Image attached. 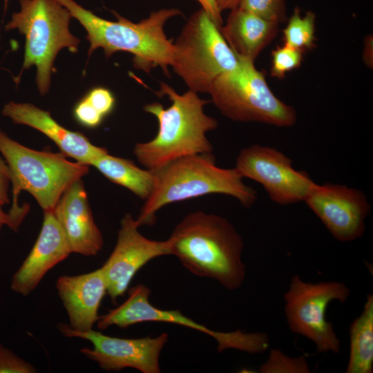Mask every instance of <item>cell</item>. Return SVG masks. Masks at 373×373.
I'll return each instance as SVG.
<instances>
[{
    "label": "cell",
    "instance_id": "1",
    "mask_svg": "<svg viewBox=\"0 0 373 373\" xmlns=\"http://www.w3.org/2000/svg\"><path fill=\"white\" fill-rule=\"evenodd\" d=\"M168 240L170 255L191 274L213 279L229 290L243 284V240L227 218L202 211L189 213Z\"/></svg>",
    "mask_w": 373,
    "mask_h": 373
},
{
    "label": "cell",
    "instance_id": "2",
    "mask_svg": "<svg viewBox=\"0 0 373 373\" xmlns=\"http://www.w3.org/2000/svg\"><path fill=\"white\" fill-rule=\"evenodd\" d=\"M158 95H166L171 105L164 108L153 102L144 107L156 117L158 130L151 140L135 144L133 153L138 162L155 171L180 157L211 153L206 133L216 128L218 122L204 111L209 102L191 90L180 95L166 83L161 84Z\"/></svg>",
    "mask_w": 373,
    "mask_h": 373
},
{
    "label": "cell",
    "instance_id": "3",
    "mask_svg": "<svg viewBox=\"0 0 373 373\" xmlns=\"http://www.w3.org/2000/svg\"><path fill=\"white\" fill-rule=\"evenodd\" d=\"M76 19L87 32L90 43L88 56L99 48L106 57L118 51L133 55V65L146 73L160 66L169 75L171 66L174 44L164 33L166 21L181 12L176 8H162L153 12L149 17L133 23L114 13L117 20L108 21L83 8L74 0H57Z\"/></svg>",
    "mask_w": 373,
    "mask_h": 373
},
{
    "label": "cell",
    "instance_id": "4",
    "mask_svg": "<svg viewBox=\"0 0 373 373\" xmlns=\"http://www.w3.org/2000/svg\"><path fill=\"white\" fill-rule=\"evenodd\" d=\"M153 171L155 184L136 219L139 227L153 225L157 212L167 204L208 194L232 196L247 208L258 198L235 168L218 166L212 153L180 157Z\"/></svg>",
    "mask_w": 373,
    "mask_h": 373
},
{
    "label": "cell",
    "instance_id": "5",
    "mask_svg": "<svg viewBox=\"0 0 373 373\" xmlns=\"http://www.w3.org/2000/svg\"><path fill=\"white\" fill-rule=\"evenodd\" d=\"M20 10L14 12L6 30L17 29L25 37V52L21 73L37 68L36 83L41 95L49 90L57 55L63 48L78 50L80 40L70 32L73 18L57 0H19Z\"/></svg>",
    "mask_w": 373,
    "mask_h": 373
},
{
    "label": "cell",
    "instance_id": "6",
    "mask_svg": "<svg viewBox=\"0 0 373 373\" xmlns=\"http://www.w3.org/2000/svg\"><path fill=\"white\" fill-rule=\"evenodd\" d=\"M0 152L10 171L13 203L21 191L30 193L44 211H53L64 192L88 172V166L72 162L63 154L39 151L10 138L0 128Z\"/></svg>",
    "mask_w": 373,
    "mask_h": 373
},
{
    "label": "cell",
    "instance_id": "7",
    "mask_svg": "<svg viewBox=\"0 0 373 373\" xmlns=\"http://www.w3.org/2000/svg\"><path fill=\"white\" fill-rule=\"evenodd\" d=\"M238 60L236 68L220 75L213 83L209 93L214 105L234 121L293 126L296 121L294 108L273 93L253 61L242 57Z\"/></svg>",
    "mask_w": 373,
    "mask_h": 373
},
{
    "label": "cell",
    "instance_id": "8",
    "mask_svg": "<svg viewBox=\"0 0 373 373\" xmlns=\"http://www.w3.org/2000/svg\"><path fill=\"white\" fill-rule=\"evenodd\" d=\"M174 44L171 66L189 90L209 93L214 81L238 65L220 28L202 8L194 12Z\"/></svg>",
    "mask_w": 373,
    "mask_h": 373
},
{
    "label": "cell",
    "instance_id": "9",
    "mask_svg": "<svg viewBox=\"0 0 373 373\" xmlns=\"http://www.w3.org/2000/svg\"><path fill=\"white\" fill-rule=\"evenodd\" d=\"M350 290L342 282L309 283L298 276L291 278L283 297L285 313L291 332L312 341L320 353L338 354L341 341L333 325L326 318V311L334 300L345 303Z\"/></svg>",
    "mask_w": 373,
    "mask_h": 373
},
{
    "label": "cell",
    "instance_id": "10",
    "mask_svg": "<svg viewBox=\"0 0 373 373\" xmlns=\"http://www.w3.org/2000/svg\"><path fill=\"white\" fill-rule=\"evenodd\" d=\"M151 291L144 285L139 284L128 291V298L117 307L99 316L97 327L105 329L111 326L126 328L144 322H163L179 325L211 336L217 342V349L222 352L236 349L249 354H260L269 345L268 336L262 332L247 333L240 330L218 332L209 329L184 315L178 309H162L149 301Z\"/></svg>",
    "mask_w": 373,
    "mask_h": 373
},
{
    "label": "cell",
    "instance_id": "11",
    "mask_svg": "<svg viewBox=\"0 0 373 373\" xmlns=\"http://www.w3.org/2000/svg\"><path fill=\"white\" fill-rule=\"evenodd\" d=\"M244 178L260 184L274 202L287 205L304 201L315 183L304 171L278 150L253 144L238 153L234 167Z\"/></svg>",
    "mask_w": 373,
    "mask_h": 373
},
{
    "label": "cell",
    "instance_id": "12",
    "mask_svg": "<svg viewBox=\"0 0 373 373\" xmlns=\"http://www.w3.org/2000/svg\"><path fill=\"white\" fill-rule=\"evenodd\" d=\"M59 330L67 337L80 338L90 341L93 347L80 352L97 362L107 371H121L132 367L142 373H160V356L168 341V334L155 337L122 338L105 335L93 329L86 332L71 329L68 325L59 324Z\"/></svg>",
    "mask_w": 373,
    "mask_h": 373
},
{
    "label": "cell",
    "instance_id": "13",
    "mask_svg": "<svg viewBox=\"0 0 373 373\" xmlns=\"http://www.w3.org/2000/svg\"><path fill=\"white\" fill-rule=\"evenodd\" d=\"M303 202L336 240L350 242L363 235L371 207L361 191L341 184L314 183Z\"/></svg>",
    "mask_w": 373,
    "mask_h": 373
},
{
    "label": "cell",
    "instance_id": "14",
    "mask_svg": "<svg viewBox=\"0 0 373 373\" xmlns=\"http://www.w3.org/2000/svg\"><path fill=\"white\" fill-rule=\"evenodd\" d=\"M130 213L122 219L115 247L100 267L106 285V294L115 302L124 295L135 274L147 262L170 255L169 240L157 241L144 236Z\"/></svg>",
    "mask_w": 373,
    "mask_h": 373
},
{
    "label": "cell",
    "instance_id": "15",
    "mask_svg": "<svg viewBox=\"0 0 373 373\" xmlns=\"http://www.w3.org/2000/svg\"><path fill=\"white\" fill-rule=\"evenodd\" d=\"M72 253L65 233L53 211H45L41 229L30 254L13 275L11 288L30 294L45 274Z\"/></svg>",
    "mask_w": 373,
    "mask_h": 373
},
{
    "label": "cell",
    "instance_id": "16",
    "mask_svg": "<svg viewBox=\"0 0 373 373\" xmlns=\"http://www.w3.org/2000/svg\"><path fill=\"white\" fill-rule=\"evenodd\" d=\"M54 213L65 233L72 253L86 256L99 253L104 240L94 221L81 179L75 181L64 192Z\"/></svg>",
    "mask_w": 373,
    "mask_h": 373
},
{
    "label": "cell",
    "instance_id": "17",
    "mask_svg": "<svg viewBox=\"0 0 373 373\" xmlns=\"http://www.w3.org/2000/svg\"><path fill=\"white\" fill-rule=\"evenodd\" d=\"M2 114L15 124L30 126L44 133L57 144L64 155L79 163L91 166L96 158L108 153L105 148L93 144L81 133L60 125L49 112L33 104L10 102L3 106Z\"/></svg>",
    "mask_w": 373,
    "mask_h": 373
},
{
    "label": "cell",
    "instance_id": "18",
    "mask_svg": "<svg viewBox=\"0 0 373 373\" xmlns=\"http://www.w3.org/2000/svg\"><path fill=\"white\" fill-rule=\"evenodd\" d=\"M70 324L74 331L93 329L99 316L98 309L106 294V285L101 269L77 276H61L56 283Z\"/></svg>",
    "mask_w": 373,
    "mask_h": 373
},
{
    "label": "cell",
    "instance_id": "19",
    "mask_svg": "<svg viewBox=\"0 0 373 373\" xmlns=\"http://www.w3.org/2000/svg\"><path fill=\"white\" fill-rule=\"evenodd\" d=\"M278 25L236 8L231 10L226 25L220 31L238 57L254 61L274 37Z\"/></svg>",
    "mask_w": 373,
    "mask_h": 373
},
{
    "label": "cell",
    "instance_id": "20",
    "mask_svg": "<svg viewBox=\"0 0 373 373\" xmlns=\"http://www.w3.org/2000/svg\"><path fill=\"white\" fill-rule=\"evenodd\" d=\"M91 166L110 181L128 189L144 200L153 191L154 172L140 168L131 160L113 156L108 152L96 158Z\"/></svg>",
    "mask_w": 373,
    "mask_h": 373
},
{
    "label": "cell",
    "instance_id": "21",
    "mask_svg": "<svg viewBox=\"0 0 373 373\" xmlns=\"http://www.w3.org/2000/svg\"><path fill=\"white\" fill-rule=\"evenodd\" d=\"M347 373L373 372V294H368L361 314L351 323Z\"/></svg>",
    "mask_w": 373,
    "mask_h": 373
},
{
    "label": "cell",
    "instance_id": "22",
    "mask_svg": "<svg viewBox=\"0 0 373 373\" xmlns=\"http://www.w3.org/2000/svg\"><path fill=\"white\" fill-rule=\"evenodd\" d=\"M315 14L312 11L301 17L299 8H296L283 30L284 44L302 50L313 48L315 46Z\"/></svg>",
    "mask_w": 373,
    "mask_h": 373
},
{
    "label": "cell",
    "instance_id": "23",
    "mask_svg": "<svg viewBox=\"0 0 373 373\" xmlns=\"http://www.w3.org/2000/svg\"><path fill=\"white\" fill-rule=\"evenodd\" d=\"M260 373H309V364L304 356L292 358L278 349H271L267 360L260 366Z\"/></svg>",
    "mask_w": 373,
    "mask_h": 373
},
{
    "label": "cell",
    "instance_id": "24",
    "mask_svg": "<svg viewBox=\"0 0 373 373\" xmlns=\"http://www.w3.org/2000/svg\"><path fill=\"white\" fill-rule=\"evenodd\" d=\"M303 52L285 44L276 48L271 54V75L280 79L287 73L298 68L303 60Z\"/></svg>",
    "mask_w": 373,
    "mask_h": 373
},
{
    "label": "cell",
    "instance_id": "25",
    "mask_svg": "<svg viewBox=\"0 0 373 373\" xmlns=\"http://www.w3.org/2000/svg\"><path fill=\"white\" fill-rule=\"evenodd\" d=\"M238 8L278 24L285 15L284 0H241Z\"/></svg>",
    "mask_w": 373,
    "mask_h": 373
},
{
    "label": "cell",
    "instance_id": "26",
    "mask_svg": "<svg viewBox=\"0 0 373 373\" xmlns=\"http://www.w3.org/2000/svg\"><path fill=\"white\" fill-rule=\"evenodd\" d=\"M84 98L104 117L112 112L115 104V99L111 91L101 86L90 90Z\"/></svg>",
    "mask_w": 373,
    "mask_h": 373
},
{
    "label": "cell",
    "instance_id": "27",
    "mask_svg": "<svg viewBox=\"0 0 373 373\" xmlns=\"http://www.w3.org/2000/svg\"><path fill=\"white\" fill-rule=\"evenodd\" d=\"M34 366L4 347L0 343V373H33Z\"/></svg>",
    "mask_w": 373,
    "mask_h": 373
},
{
    "label": "cell",
    "instance_id": "28",
    "mask_svg": "<svg viewBox=\"0 0 373 373\" xmlns=\"http://www.w3.org/2000/svg\"><path fill=\"white\" fill-rule=\"evenodd\" d=\"M73 115L81 125L88 128L98 126L104 118L84 97L75 106Z\"/></svg>",
    "mask_w": 373,
    "mask_h": 373
},
{
    "label": "cell",
    "instance_id": "29",
    "mask_svg": "<svg viewBox=\"0 0 373 373\" xmlns=\"http://www.w3.org/2000/svg\"><path fill=\"white\" fill-rule=\"evenodd\" d=\"M0 204V229L4 225L17 231L21 222L29 211V205L23 204L22 206L12 205L9 212H5Z\"/></svg>",
    "mask_w": 373,
    "mask_h": 373
},
{
    "label": "cell",
    "instance_id": "30",
    "mask_svg": "<svg viewBox=\"0 0 373 373\" xmlns=\"http://www.w3.org/2000/svg\"><path fill=\"white\" fill-rule=\"evenodd\" d=\"M10 171L6 160L0 157V204L3 206L9 203L8 187L10 180Z\"/></svg>",
    "mask_w": 373,
    "mask_h": 373
},
{
    "label": "cell",
    "instance_id": "31",
    "mask_svg": "<svg viewBox=\"0 0 373 373\" xmlns=\"http://www.w3.org/2000/svg\"><path fill=\"white\" fill-rule=\"evenodd\" d=\"M220 28L222 23L221 12L218 10L215 0H196Z\"/></svg>",
    "mask_w": 373,
    "mask_h": 373
},
{
    "label": "cell",
    "instance_id": "32",
    "mask_svg": "<svg viewBox=\"0 0 373 373\" xmlns=\"http://www.w3.org/2000/svg\"><path fill=\"white\" fill-rule=\"evenodd\" d=\"M218 10H233L238 7L241 0H215Z\"/></svg>",
    "mask_w": 373,
    "mask_h": 373
},
{
    "label": "cell",
    "instance_id": "33",
    "mask_svg": "<svg viewBox=\"0 0 373 373\" xmlns=\"http://www.w3.org/2000/svg\"><path fill=\"white\" fill-rule=\"evenodd\" d=\"M370 49H372V40L370 37H368V40L365 41V51H364V59L366 64H372L370 61Z\"/></svg>",
    "mask_w": 373,
    "mask_h": 373
},
{
    "label": "cell",
    "instance_id": "34",
    "mask_svg": "<svg viewBox=\"0 0 373 373\" xmlns=\"http://www.w3.org/2000/svg\"><path fill=\"white\" fill-rule=\"evenodd\" d=\"M4 1H5L6 7L8 0H4Z\"/></svg>",
    "mask_w": 373,
    "mask_h": 373
}]
</instances>
